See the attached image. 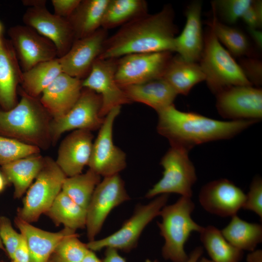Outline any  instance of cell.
I'll use <instances>...</instances> for the list:
<instances>
[{
    "mask_svg": "<svg viewBox=\"0 0 262 262\" xmlns=\"http://www.w3.org/2000/svg\"><path fill=\"white\" fill-rule=\"evenodd\" d=\"M3 39V37L2 36V35L0 36V46L2 44Z\"/></svg>",
    "mask_w": 262,
    "mask_h": 262,
    "instance_id": "cell-54",
    "label": "cell"
},
{
    "mask_svg": "<svg viewBox=\"0 0 262 262\" xmlns=\"http://www.w3.org/2000/svg\"><path fill=\"white\" fill-rule=\"evenodd\" d=\"M117 60L97 58L87 76L82 80L83 88L89 89L101 96L100 115L103 118L114 108L131 103L115 80Z\"/></svg>",
    "mask_w": 262,
    "mask_h": 262,
    "instance_id": "cell-13",
    "label": "cell"
},
{
    "mask_svg": "<svg viewBox=\"0 0 262 262\" xmlns=\"http://www.w3.org/2000/svg\"><path fill=\"white\" fill-rule=\"evenodd\" d=\"M100 177L89 168L85 173L66 177L62 191L75 203L87 210L94 190L100 182Z\"/></svg>",
    "mask_w": 262,
    "mask_h": 262,
    "instance_id": "cell-33",
    "label": "cell"
},
{
    "mask_svg": "<svg viewBox=\"0 0 262 262\" xmlns=\"http://www.w3.org/2000/svg\"><path fill=\"white\" fill-rule=\"evenodd\" d=\"M249 33L259 48L262 47V32L257 29L248 28Z\"/></svg>",
    "mask_w": 262,
    "mask_h": 262,
    "instance_id": "cell-47",
    "label": "cell"
},
{
    "mask_svg": "<svg viewBox=\"0 0 262 262\" xmlns=\"http://www.w3.org/2000/svg\"><path fill=\"white\" fill-rule=\"evenodd\" d=\"M162 78L178 94L184 95H187L196 84L205 81L199 64L186 61L179 55L172 57Z\"/></svg>",
    "mask_w": 262,
    "mask_h": 262,
    "instance_id": "cell-27",
    "label": "cell"
},
{
    "mask_svg": "<svg viewBox=\"0 0 262 262\" xmlns=\"http://www.w3.org/2000/svg\"><path fill=\"white\" fill-rule=\"evenodd\" d=\"M109 0H81L67 18L75 40L88 36L101 28L104 14Z\"/></svg>",
    "mask_w": 262,
    "mask_h": 262,
    "instance_id": "cell-26",
    "label": "cell"
},
{
    "mask_svg": "<svg viewBox=\"0 0 262 262\" xmlns=\"http://www.w3.org/2000/svg\"><path fill=\"white\" fill-rule=\"evenodd\" d=\"M200 60L207 85L216 95L231 86L252 85L240 65L222 46L211 26Z\"/></svg>",
    "mask_w": 262,
    "mask_h": 262,
    "instance_id": "cell-5",
    "label": "cell"
},
{
    "mask_svg": "<svg viewBox=\"0 0 262 262\" xmlns=\"http://www.w3.org/2000/svg\"><path fill=\"white\" fill-rule=\"evenodd\" d=\"M221 231L232 246L242 250L253 251L262 241V226L247 222L235 215Z\"/></svg>",
    "mask_w": 262,
    "mask_h": 262,
    "instance_id": "cell-30",
    "label": "cell"
},
{
    "mask_svg": "<svg viewBox=\"0 0 262 262\" xmlns=\"http://www.w3.org/2000/svg\"><path fill=\"white\" fill-rule=\"evenodd\" d=\"M21 237V234L14 229L8 218L0 216V238L5 251L11 260Z\"/></svg>",
    "mask_w": 262,
    "mask_h": 262,
    "instance_id": "cell-38",
    "label": "cell"
},
{
    "mask_svg": "<svg viewBox=\"0 0 262 262\" xmlns=\"http://www.w3.org/2000/svg\"><path fill=\"white\" fill-rule=\"evenodd\" d=\"M188 152L183 148L171 146L161 161L160 164L164 168L163 176L147 191V198L170 193L192 197V186L197 178Z\"/></svg>",
    "mask_w": 262,
    "mask_h": 262,
    "instance_id": "cell-8",
    "label": "cell"
},
{
    "mask_svg": "<svg viewBox=\"0 0 262 262\" xmlns=\"http://www.w3.org/2000/svg\"><path fill=\"white\" fill-rule=\"evenodd\" d=\"M200 238L213 262H240L243 258V251L230 244L213 226L203 227Z\"/></svg>",
    "mask_w": 262,
    "mask_h": 262,
    "instance_id": "cell-31",
    "label": "cell"
},
{
    "mask_svg": "<svg viewBox=\"0 0 262 262\" xmlns=\"http://www.w3.org/2000/svg\"><path fill=\"white\" fill-rule=\"evenodd\" d=\"M118 250L112 248H106L104 258L102 262H127L118 252ZM146 262H157V261L152 262L149 260H146Z\"/></svg>",
    "mask_w": 262,
    "mask_h": 262,
    "instance_id": "cell-44",
    "label": "cell"
},
{
    "mask_svg": "<svg viewBox=\"0 0 262 262\" xmlns=\"http://www.w3.org/2000/svg\"><path fill=\"white\" fill-rule=\"evenodd\" d=\"M15 223L27 242L30 262H48L58 244L76 231L64 227L58 232L47 231L33 226L17 216Z\"/></svg>",
    "mask_w": 262,
    "mask_h": 262,
    "instance_id": "cell-22",
    "label": "cell"
},
{
    "mask_svg": "<svg viewBox=\"0 0 262 262\" xmlns=\"http://www.w3.org/2000/svg\"><path fill=\"white\" fill-rule=\"evenodd\" d=\"M75 233L64 238L57 246L49 260L52 262H82L90 249Z\"/></svg>",
    "mask_w": 262,
    "mask_h": 262,
    "instance_id": "cell-35",
    "label": "cell"
},
{
    "mask_svg": "<svg viewBox=\"0 0 262 262\" xmlns=\"http://www.w3.org/2000/svg\"><path fill=\"white\" fill-rule=\"evenodd\" d=\"M22 21L24 25L54 44L58 58L68 51L75 40L68 20L50 13L46 6L28 8L23 15Z\"/></svg>",
    "mask_w": 262,
    "mask_h": 262,
    "instance_id": "cell-16",
    "label": "cell"
},
{
    "mask_svg": "<svg viewBox=\"0 0 262 262\" xmlns=\"http://www.w3.org/2000/svg\"><path fill=\"white\" fill-rule=\"evenodd\" d=\"M56 225L74 230L86 228L87 211L61 191L45 213Z\"/></svg>",
    "mask_w": 262,
    "mask_h": 262,
    "instance_id": "cell-28",
    "label": "cell"
},
{
    "mask_svg": "<svg viewBox=\"0 0 262 262\" xmlns=\"http://www.w3.org/2000/svg\"><path fill=\"white\" fill-rule=\"evenodd\" d=\"M81 0H51L54 14L60 17L67 18L75 11Z\"/></svg>",
    "mask_w": 262,
    "mask_h": 262,
    "instance_id": "cell-41",
    "label": "cell"
},
{
    "mask_svg": "<svg viewBox=\"0 0 262 262\" xmlns=\"http://www.w3.org/2000/svg\"><path fill=\"white\" fill-rule=\"evenodd\" d=\"M245 76L252 84L260 85L262 83V64L253 59H245L240 65Z\"/></svg>",
    "mask_w": 262,
    "mask_h": 262,
    "instance_id": "cell-40",
    "label": "cell"
},
{
    "mask_svg": "<svg viewBox=\"0 0 262 262\" xmlns=\"http://www.w3.org/2000/svg\"><path fill=\"white\" fill-rule=\"evenodd\" d=\"M120 108H114L105 116L93 144L88 165L90 169L104 177L119 174L126 166V154L114 144L113 137L114 122L120 112Z\"/></svg>",
    "mask_w": 262,
    "mask_h": 262,
    "instance_id": "cell-11",
    "label": "cell"
},
{
    "mask_svg": "<svg viewBox=\"0 0 262 262\" xmlns=\"http://www.w3.org/2000/svg\"><path fill=\"white\" fill-rule=\"evenodd\" d=\"M168 199V194H162L147 204L137 205L132 215L118 230L102 239L89 241L86 244L88 248L93 251L112 247L125 252H130L136 247L146 227L159 215Z\"/></svg>",
    "mask_w": 262,
    "mask_h": 262,
    "instance_id": "cell-7",
    "label": "cell"
},
{
    "mask_svg": "<svg viewBox=\"0 0 262 262\" xmlns=\"http://www.w3.org/2000/svg\"><path fill=\"white\" fill-rule=\"evenodd\" d=\"M93 138L91 131L76 130L61 142L55 162L66 177L81 174L84 166L88 165Z\"/></svg>",
    "mask_w": 262,
    "mask_h": 262,
    "instance_id": "cell-19",
    "label": "cell"
},
{
    "mask_svg": "<svg viewBox=\"0 0 262 262\" xmlns=\"http://www.w3.org/2000/svg\"><path fill=\"white\" fill-rule=\"evenodd\" d=\"M247 262H262V251L258 249L251 251L247 255Z\"/></svg>",
    "mask_w": 262,
    "mask_h": 262,
    "instance_id": "cell-46",
    "label": "cell"
},
{
    "mask_svg": "<svg viewBox=\"0 0 262 262\" xmlns=\"http://www.w3.org/2000/svg\"><path fill=\"white\" fill-rule=\"evenodd\" d=\"M12 262H13V261H12Z\"/></svg>",
    "mask_w": 262,
    "mask_h": 262,
    "instance_id": "cell-56",
    "label": "cell"
},
{
    "mask_svg": "<svg viewBox=\"0 0 262 262\" xmlns=\"http://www.w3.org/2000/svg\"><path fill=\"white\" fill-rule=\"evenodd\" d=\"M199 262H213L211 260H209L208 259L202 257L200 261H199Z\"/></svg>",
    "mask_w": 262,
    "mask_h": 262,
    "instance_id": "cell-51",
    "label": "cell"
},
{
    "mask_svg": "<svg viewBox=\"0 0 262 262\" xmlns=\"http://www.w3.org/2000/svg\"><path fill=\"white\" fill-rule=\"evenodd\" d=\"M101 96L95 92L82 88L81 95L71 110L63 117L52 119L50 131L52 143L67 131L84 130L89 131L100 128L104 117L100 115Z\"/></svg>",
    "mask_w": 262,
    "mask_h": 262,
    "instance_id": "cell-10",
    "label": "cell"
},
{
    "mask_svg": "<svg viewBox=\"0 0 262 262\" xmlns=\"http://www.w3.org/2000/svg\"><path fill=\"white\" fill-rule=\"evenodd\" d=\"M213 19L209 25L220 43H222L231 54L236 56L247 53L249 44L246 37L240 30L225 25L218 21L214 7L212 6Z\"/></svg>",
    "mask_w": 262,
    "mask_h": 262,
    "instance_id": "cell-34",
    "label": "cell"
},
{
    "mask_svg": "<svg viewBox=\"0 0 262 262\" xmlns=\"http://www.w3.org/2000/svg\"><path fill=\"white\" fill-rule=\"evenodd\" d=\"M106 33L100 28L88 36L74 40L68 51L59 58L62 72L80 80L85 78L102 51Z\"/></svg>",
    "mask_w": 262,
    "mask_h": 262,
    "instance_id": "cell-17",
    "label": "cell"
},
{
    "mask_svg": "<svg viewBox=\"0 0 262 262\" xmlns=\"http://www.w3.org/2000/svg\"><path fill=\"white\" fill-rule=\"evenodd\" d=\"M20 241L16 248L12 259L14 262H30V257L27 242L21 234Z\"/></svg>",
    "mask_w": 262,
    "mask_h": 262,
    "instance_id": "cell-43",
    "label": "cell"
},
{
    "mask_svg": "<svg viewBox=\"0 0 262 262\" xmlns=\"http://www.w3.org/2000/svg\"><path fill=\"white\" fill-rule=\"evenodd\" d=\"M171 52L134 53L117 60L115 80L121 87L162 78L172 58Z\"/></svg>",
    "mask_w": 262,
    "mask_h": 262,
    "instance_id": "cell-12",
    "label": "cell"
},
{
    "mask_svg": "<svg viewBox=\"0 0 262 262\" xmlns=\"http://www.w3.org/2000/svg\"><path fill=\"white\" fill-rule=\"evenodd\" d=\"M3 30V27L2 23L0 21V36L2 35V33Z\"/></svg>",
    "mask_w": 262,
    "mask_h": 262,
    "instance_id": "cell-52",
    "label": "cell"
},
{
    "mask_svg": "<svg viewBox=\"0 0 262 262\" xmlns=\"http://www.w3.org/2000/svg\"><path fill=\"white\" fill-rule=\"evenodd\" d=\"M40 150L37 147L0 135V165L39 154Z\"/></svg>",
    "mask_w": 262,
    "mask_h": 262,
    "instance_id": "cell-36",
    "label": "cell"
},
{
    "mask_svg": "<svg viewBox=\"0 0 262 262\" xmlns=\"http://www.w3.org/2000/svg\"><path fill=\"white\" fill-rule=\"evenodd\" d=\"M198 197L205 210L226 217L236 215L244 205L246 195L231 181L220 179L204 185Z\"/></svg>",
    "mask_w": 262,
    "mask_h": 262,
    "instance_id": "cell-18",
    "label": "cell"
},
{
    "mask_svg": "<svg viewBox=\"0 0 262 262\" xmlns=\"http://www.w3.org/2000/svg\"><path fill=\"white\" fill-rule=\"evenodd\" d=\"M121 88L131 102L145 104L157 112L173 104L178 95L162 77Z\"/></svg>",
    "mask_w": 262,
    "mask_h": 262,
    "instance_id": "cell-24",
    "label": "cell"
},
{
    "mask_svg": "<svg viewBox=\"0 0 262 262\" xmlns=\"http://www.w3.org/2000/svg\"><path fill=\"white\" fill-rule=\"evenodd\" d=\"M253 0H220L214 1L212 5L218 11L223 18L228 23L233 24L241 18L250 6Z\"/></svg>",
    "mask_w": 262,
    "mask_h": 262,
    "instance_id": "cell-37",
    "label": "cell"
},
{
    "mask_svg": "<svg viewBox=\"0 0 262 262\" xmlns=\"http://www.w3.org/2000/svg\"><path fill=\"white\" fill-rule=\"evenodd\" d=\"M201 3L192 2L186 11V22L181 33L174 39L175 51L183 60L196 63L204 48L201 21Z\"/></svg>",
    "mask_w": 262,
    "mask_h": 262,
    "instance_id": "cell-23",
    "label": "cell"
},
{
    "mask_svg": "<svg viewBox=\"0 0 262 262\" xmlns=\"http://www.w3.org/2000/svg\"><path fill=\"white\" fill-rule=\"evenodd\" d=\"M66 177L54 160L44 157L43 166L27 190L23 206L17 210L16 216L29 223L36 222L62 191Z\"/></svg>",
    "mask_w": 262,
    "mask_h": 262,
    "instance_id": "cell-6",
    "label": "cell"
},
{
    "mask_svg": "<svg viewBox=\"0 0 262 262\" xmlns=\"http://www.w3.org/2000/svg\"><path fill=\"white\" fill-rule=\"evenodd\" d=\"M147 2L143 0H109L101 28L107 30L123 25L147 14Z\"/></svg>",
    "mask_w": 262,
    "mask_h": 262,
    "instance_id": "cell-32",
    "label": "cell"
},
{
    "mask_svg": "<svg viewBox=\"0 0 262 262\" xmlns=\"http://www.w3.org/2000/svg\"><path fill=\"white\" fill-rule=\"evenodd\" d=\"M22 3L25 6L29 7H37L46 6V0H23Z\"/></svg>",
    "mask_w": 262,
    "mask_h": 262,
    "instance_id": "cell-48",
    "label": "cell"
},
{
    "mask_svg": "<svg viewBox=\"0 0 262 262\" xmlns=\"http://www.w3.org/2000/svg\"><path fill=\"white\" fill-rule=\"evenodd\" d=\"M82 262H102V260L97 257L94 251L90 250Z\"/></svg>",
    "mask_w": 262,
    "mask_h": 262,
    "instance_id": "cell-49",
    "label": "cell"
},
{
    "mask_svg": "<svg viewBox=\"0 0 262 262\" xmlns=\"http://www.w3.org/2000/svg\"><path fill=\"white\" fill-rule=\"evenodd\" d=\"M130 199L119 174L104 177L96 186L87 208L86 228L89 241L100 231L110 212Z\"/></svg>",
    "mask_w": 262,
    "mask_h": 262,
    "instance_id": "cell-9",
    "label": "cell"
},
{
    "mask_svg": "<svg viewBox=\"0 0 262 262\" xmlns=\"http://www.w3.org/2000/svg\"><path fill=\"white\" fill-rule=\"evenodd\" d=\"M203 252V250L202 247H196L191 252L188 259L185 262H199Z\"/></svg>",
    "mask_w": 262,
    "mask_h": 262,
    "instance_id": "cell-45",
    "label": "cell"
},
{
    "mask_svg": "<svg viewBox=\"0 0 262 262\" xmlns=\"http://www.w3.org/2000/svg\"><path fill=\"white\" fill-rule=\"evenodd\" d=\"M8 33L22 72L58 58L54 44L28 26H14Z\"/></svg>",
    "mask_w": 262,
    "mask_h": 262,
    "instance_id": "cell-14",
    "label": "cell"
},
{
    "mask_svg": "<svg viewBox=\"0 0 262 262\" xmlns=\"http://www.w3.org/2000/svg\"><path fill=\"white\" fill-rule=\"evenodd\" d=\"M157 131L170 145L187 151L201 144L234 137L258 121H221L192 112H182L174 104L157 112Z\"/></svg>",
    "mask_w": 262,
    "mask_h": 262,
    "instance_id": "cell-2",
    "label": "cell"
},
{
    "mask_svg": "<svg viewBox=\"0 0 262 262\" xmlns=\"http://www.w3.org/2000/svg\"><path fill=\"white\" fill-rule=\"evenodd\" d=\"M82 80L62 72L43 91L40 101L53 119L66 115L78 100Z\"/></svg>",
    "mask_w": 262,
    "mask_h": 262,
    "instance_id": "cell-20",
    "label": "cell"
},
{
    "mask_svg": "<svg viewBox=\"0 0 262 262\" xmlns=\"http://www.w3.org/2000/svg\"><path fill=\"white\" fill-rule=\"evenodd\" d=\"M0 249L2 250L5 251L4 247V246H3V244H2V241H1V240L0 238Z\"/></svg>",
    "mask_w": 262,
    "mask_h": 262,
    "instance_id": "cell-53",
    "label": "cell"
},
{
    "mask_svg": "<svg viewBox=\"0 0 262 262\" xmlns=\"http://www.w3.org/2000/svg\"><path fill=\"white\" fill-rule=\"evenodd\" d=\"M241 18L245 23L247 24L248 28L257 29L262 25V19L256 13L252 2L245 11Z\"/></svg>",
    "mask_w": 262,
    "mask_h": 262,
    "instance_id": "cell-42",
    "label": "cell"
},
{
    "mask_svg": "<svg viewBox=\"0 0 262 262\" xmlns=\"http://www.w3.org/2000/svg\"><path fill=\"white\" fill-rule=\"evenodd\" d=\"M8 182L2 172H0V193L5 188Z\"/></svg>",
    "mask_w": 262,
    "mask_h": 262,
    "instance_id": "cell-50",
    "label": "cell"
},
{
    "mask_svg": "<svg viewBox=\"0 0 262 262\" xmlns=\"http://www.w3.org/2000/svg\"><path fill=\"white\" fill-rule=\"evenodd\" d=\"M242 208L253 212L262 219V180L260 177L253 179Z\"/></svg>",
    "mask_w": 262,
    "mask_h": 262,
    "instance_id": "cell-39",
    "label": "cell"
},
{
    "mask_svg": "<svg viewBox=\"0 0 262 262\" xmlns=\"http://www.w3.org/2000/svg\"><path fill=\"white\" fill-rule=\"evenodd\" d=\"M22 73L10 40L3 37L0 46V111L9 110L18 102V86Z\"/></svg>",
    "mask_w": 262,
    "mask_h": 262,
    "instance_id": "cell-21",
    "label": "cell"
},
{
    "mask_svg": "<svg viewBox=\"0 0 262 262\" xmlns=\"http://www.w3.org/2000/svg\"><path fill=\"white\" fill-rule=\"evenodd\" d=\"M44 157L40 154L21 158L1 166L8 183L14 187V197H21L41 170Z\"/></svg>",
    "mask_w": 262,
    "mask_h": 262,
    "instance_id": "cell-25",
    "label": "cell"
},
{
    "mask_svg": "<svg viewBox=\"0 0 262 262\" xmlns=\"http://www.w3.org/2000/svg\"><path fill=\"white\" fill-rule=\"evenodd\" d=\"M216 108L222 117L231 120L262 118V91L252 85L234 86L217 94Z\"/></svg>",
    "mask_w": 262,
    "mask_h": 262,
    "instance_id": "cell-15",
    "label": "cell"
},
{
    "mask_svg": "<svg viewBox=\"0 0 262 262\" xmlns=\"http://www.w3.org/2000/svg\"><path fill=\"white\" fill-rule=\"evenodd\" d=\"M21 98L8 111H0V135L46 149L52 143L50 131L52 118L34 98L18 89Z\"/></svg>",
    "mask_w": 262,
    "mask_h": 262,
    "instance_id": "cell-3",
    "label": "cell"
},
{
    "mask_svg": "<svg viewBox=\"0 0 262 262\" xmlns=\"http://www.w3.org/2000/svg\"><path fill=\"white\" fill-rule=\"evenodd\" d=\"M48 262H52L50 260H49V261Z\"/></svg>",
    "mask_w": 262,
    "mask_h": 262,
    "instance_id": "cell-55",
    "label": "cell"
},
{
    "mask_svg": "<svg viewBox=\"0 0 262 262\" xmlns=\"http://www.w3.org/2000/svg\"><path fill=\"white\" fill-rule=\"evenodd\" d=\"M170 6L157 13H147L122 26L105 41L99 59H117L134 53L175 51L177 29Z\"/></svg>",
    "mask_w": 262,
    "mask_h": 262,
    "instance_id": "cell-1",
    "label": "cell"
},
{
    "mask_svg": "<svg viewBox=\"0 0 262 262\" xmlns=\"http://www.w3.org/2000/svg\"><path fill=\"white\" fill-rule=\"evenodd\" d=\"M62 73L59 58L41 63L22 72L20 88L28 95L38 98Z\"/></svg>",
    "mask_w": 262,
    "mask_h": 262,
    "instance_id": "cell-29",
    "label": "cell"
},
{
    "mask_svg": "<svg viewBox=\"0 0 262 262\" xmlns=\"http://www.w3.org/2000/svg\"><path fill=\"white\" fill-rule=\"evenodd\" d=\"M195 207L191 197L181 196L175 203L165 205L161 210L162 221L157 224L165 241L162 255L165 260L185 262L188 259L184 245L192 232L200 233L203 228L191 217Z\"/></svg>",
    "mask_w": 262,
    "mask_h": 262,
    "instance_id": "cell-4",
    "label": "cell"
}]
</instances>
